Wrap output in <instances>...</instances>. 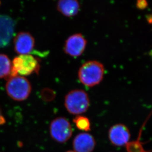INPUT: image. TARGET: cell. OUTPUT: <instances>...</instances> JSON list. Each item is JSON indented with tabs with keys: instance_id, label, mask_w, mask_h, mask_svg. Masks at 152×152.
<instances>
[{
	"instance_id": "16",
	"label": "cell",
	"mask_w": 152,
	"mask_h": 152,
	"mask_svg": "<svg viewBox=\"0 0 152 152\" xmlns=\"http://www.w3.org/2000/svg\"><path fill=\"white\" fill-rule=\"evenodd\" d=\"M66 152H74V151H68Z\"/></svg>"
},
{
	"instance_id": "7",
	"label": "cell",
	"mask_w": 152,
	"mask_h": 152,
	"mask_svg": "<svg viewBox=\"0 0 152 152\" xmlns=\"http://www.w3.org/2000/svg\"><path fill=\"white\" fill-rule=\"evenodd\" d=\"M108 137L113 145L115 146H124L129 143L131 134L129 128L126 125L118 124L110 128Z\"/></svg>"
},
{
	"instance_id": "11",
	"label": "cell",
	"mask_w": 152,
	"mask_h": 152,
	"mask_svg": "<svg viewBox=\"0 0 152 152\" xmlns=\"http://www.w3.org/2000/svg\"><path fill=\"white\" fill-rule=\"evenodd\" d=\"M80 5L77 0H58L57 10L66 17H73L77 15Z\"/></svg>"
},
{
	"instance_id": "9",
	"label": "cell",
	"mask_w": 152,
	"mask_h": 152,
	"mask_svg": "<svg viewBox=\"0 0 152 152\" xmlns=\"http://www.w3.org/2000/svg\"><path fill=\"white\" fill-rule=\"evenodd\" d=\"M35 41L29 33L20 32L14 39V48L16 53L21 54H30L35 47Z\"/></svg>"
},
{
	"instance_id": "1",
	"label": "cell",
	"mask_w": 152,
	"mask_h": 152,
	"mask_svg": "<svg viewBox=\"0 0 152 152\" xmlns=\"http://www.w3.org/2000/svg\"><path fill=\"white\" fill-rule=\"evenodd\" d=\"M105 68L100 62L88 61L82 65L78 72V77L83 85L93 87L101 83L104 77Z\"/></svg>"
},
{
	"instance_id": "8",
	"label": "cell",
	"mask_w": 152,
	"mask_h": 152,
	"mask_svg": "<svg viewBox=\"0 0 152 152\" xmlns=\"http://www.w3.org/2000/svg\"><path fill=\"white\" fill-rule=\"evenodd\" d=\"M15 22L6 15H0V49L10 42L15 33Z\"/></svg>"
},
{
	"instance_id": "3",
	"label": "cell",
	"mask_w": 152,
	"mask_h": 152,
	"mask_svg": "<svg viewBox=\"0 0 152 152\" xmlns=\"http://www.w3.org/2000/svg\"><path fill=\"white\" fill-rule=\"evenodd\" d=\"M64 105L69 113L80 115L85 113L89 108V97L83 90L74 89L65 96Z\"/></svg>"
},
{
	"instance_id": "4",
	"label": "cell",
	"mask_w": 152,
	"mask_h": 152,
	"mask_svg": "<svg viewBox=\"0 0 152 152\" xmlns=\"http://www.w3.org/2000/svg\"><path fill=\"white\" fill-rule=\"evenodd\" d=\"M39 68L38 60L32 55L21 54L13 59L10 77L18 74L23 76L30 75L34 73H38Z\"/></svg>"
},
{
	"instance_id": "12",
	"label": "cell",
	"mask_w": 152,
	"mask_h": 152,
	"mask_svg": "<svg viewBox=\"0 0 152 152\" xmlns=\"http://www.w3.org/2000/svg\"><path fill=\"white\" fill-rule=\"evenodd\" d=\"M12 63L7 55L0 54V79H8L12 72Z\"/></svg>"
},
{
	"instance_id": "14",
	"label": "cell",
	"mask_w": 152,
	"mask_h": 152,
	"mask_svg": "<svg viewBox=\"0 0 152 152\" xmlns=\"http://www.w3.org/2000/svg\"><path fill=\"white\" fill-rule=\"evenodd\" d=\"M148 6L147 0H137L136 7L139 10H144Z\"/></svg>"
},
{
	"instance_id": "2",
	"label": "cell",
	"mask_w": 152,
	"mask_h": 152,
	"mask_svg": "<svg viewBox=\"0 0 152 152\" xmlns=\"http://www.w3.org/2000/svg\"><path fill=\"white\" fill-rule=\"evenodd\" d=\"M6 90L7 95L12 99L15 101H22L29 96L32 86L26 77L18 75L7 79Z\"/></svg>"
},
{
	"instance_id": "6",
	"label": "cell",
	"mask_w": 152,
	"mask_h": 152,
	"mask_svg": "<svg viewBox=\"0 0 152 152\" xmlns=\"http://www.w3.org/2000/svg\"><path fill=\"white\" fill-rule=\"evenodd\" d=\"M86 45V40L82 34H73L65 42L64 51L71 57H79L83 53Z\"/></svg>"
},
{
	"instance_id": "5",
	"label": "cell",
	"mask_w": 152,
	"mask_h": 152,
	"mask_svg": "<svg viewBox=\"0 0 152 152\" xmlns=\"http://www.w3.org/2000/svg\"><path fill=\"white\" fill-rule=\"evenodd\" d=\"M50 133L55 141L59 143H64L71 137L73 129L70 123L66 118L58 117L51 121Z\"/></svg>"
},
{
	"instance_id": "13",
	"label": "cell",
	"mask_w": 152,
	"mask_h": 152,
	"mask_svg": "<svg viewBox=\"0 0 152 152\" xmlns=\"http://www.w3.org/2000/svg\"><path fill=\"white\" fill-rule=\"evenodd\" d=\"M73 122L80 130L86 132L91 130V123L87 117L77 115L73 118Z\"/></svg>"
},
{
	"instance_id": "15",
	"label": "cell",
	"mask_w": 152,
	"mask_h": 152,
	"mask_svg": "<svg viewBox=\"0 0 152 152\" xmlns=\"http://www.w3.org/2000/svg\"><path fill=\"white\" fill-rule=\"evenodd\" d=\"M6 123V119L3 115L1 110H0V126H2Z\"/></svg>"
},
{
	"instance_id": "10",
	"label": "cell",
	"mask_w": 152,
	"mask_h": 152,
	"mask_svg": "<svg viewBox=\"0 0 152 152\" xmlns=\"http://www.w3.org/2000/svg\"><path fill=\"white\" fill-rule=\"evenodd\" d=\"M95 145L96 142L94 136L86 132L77 135L73 141V147L75 152H92Z\"/></svg>"
}]
</instances>
